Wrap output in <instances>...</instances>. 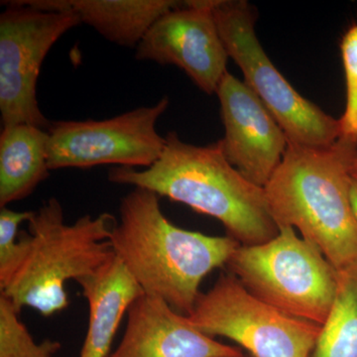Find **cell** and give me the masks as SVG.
I'll return each mask as SVG.
<instances>
[{
	"instance_id": "obj_1",
	"label": "cell",
	"mask_w": 357,
	"mask_h": 357,
	"mask_svg": "<svg viewBox=\"0 0 357 357\" xmlns=\"http://www.w3.org/2000/svg\"><path fill=\"white\" fill-rule=\"evenodd\" d=\"M109 243L143 293L184 316L194 310L204 279L227 266L241 246L229 236L180 229L164 215L159 196L142 188L121 199Z\"/></svg>"
},
{
	"instance_id": "obj_21",
	"label": "cell",
	"mask_w": 357,
	"mask_h": 357,
	"mask_svg": "<svg viewBox=\"0 0 357 357\" xmlns=\"http://www.w3.org/2000/svg\"><path fill=\"white\" fill-rule=\"evenodd\" d=\"M351 175L352 178H357V157L356 159L354 160V165H352Z\"/></svg>"
},
{
	"instance_id": "obj_16",
	"label": "cell",
	"mask_w": 357,
	"mask_h": 357,
	"mask_svg": "<svg viewBox=\"0 0 357 357\" xmlns=\"http://www.w3.org/2000/svg\"><path fill=\"white\" fill-rule=\"evenodd\" d=\"M312 357H357V261L337 271L335 300Z\"/></svg>"
},
{
	"instance_id": "obj_11",
	"label": "cell",
	"mask_w": 357,
	"mask_h": 357,
	"mask_svg": "<svg viewBox=\"0 0 357 357\" xmlns=\"http://www.w3.org/2000/svg\"><path fill=\"white\" fill-rule=\"evenodd\" d=\"M215 93L225 126L220 143L225 158L251 183L265 188L287 150V136L259 98L229 70Z\"/></svg>"
},
{
	"instance_id": "obj_6",
	"label": "cell",
	"mask_w": 357,
	"mask_h": 357,
	"mask_svg": "<svg viewBox=\"0 0 357 357\" xmlns=\"http://www.w3.org/2000/svg\"><path fill=\"white\" fill-rule=\"evenodd\" d=\"M210 6L229 57L283 129L288 142L310 147L335 144L340 138V121L303 98L272 64L256 36L255 7L245 0H210Z\"/></svg>"
},
{
	"instance_id": "obj_20",
	"label": "cell",
	"mask_w": 357,
	"mask_h": 357,
	"mask_svg": "<svg viewBox=\"0 0 357 357\" xmlns=\"http://www.w3.org/2000/svg\"><path fill=\"white\" fill-rule=\"evenodd\" d=\"M351 195L352 206L357 218V178H352Z\"/></svg>"
},
{
	"instance_id": "obj_13",
	"label": "cell",
	"mask_w": 357,
	"mask_h": 357,
	"mask_svg": "<svg viewBox=\"0 0 357 357\" xmlns=\"http://www.w3.org/2000/svg\"><path fill=\"white\" fill-rule=\"evenodd\" d=\"M77 284L89 305L88 332L79 357H109L122 318L144 293L115 255Z\"/></svg>"
},
{
	"instance_id": "obj_4",
	"label": "cell",
	"mask_w": 357,
	"mask_h": 357,
	"mask_svg": "<svg viewBox=\"0 0 357 357\" xmlns=\"http://www.w3.org/2000/svg\"><path fill=\"white\" fill-rule=\"evenodd\" d=\"M27 222L22 261L0 290L18 311L28 307L49 317L69 306L68 282L77 283L114 257L109 238L116 220L102 213L66 223L62 204L50 198Z\"/></svg>"
},
{
	"instance_id": "obj_18",
	"label": "cell",
	"mask_w": 357,
	"mask_h": 357,
	"mask_svg": "<svg viewBox=\"0 0 357 357\" xmlns=\"http://www.w3.org/2000/svg\"><path fill=\"white\" fill-rule=\"evenodd\" d=\"M34 211H16L10 208L0 210V288L10 280L22 261L25 245L17 241L18 227L28 222Z\"/></svg>"
},
{
	"instance_id": "obj_2",
	"label": "cell",
	"mask_w": 357,
	"mask_h": 357,
	"mask_svg": "<svg viewBox=\"0 0 357 357\" xmlns=\"http://www.w3.org/2000/svg\"><path fill=\"white\" fill-rule=\"evenodd\" d=\"M161 157L149 168L115 167L109 182L132 185L190 206L220 220L241 245L267 243L279 234L264 188L258 187L225 158L220 140L197 146L167 134Z\"/></svg>"
},
{
	"instance_id": "obj_17",
	"label": "cell",
	"mask_w": 357,
	"mask_h": 357,
	"mask_svg": "<svg viewBox=\"0 0 357 357\" xmlns=\"http://www.w3.org/2000/svg\"><path fill=\"white\" fill-rule=\"evenodd\" d=\"M20 312L6 296H0V357H54L60 342L45 340L37 344L20 321Z\"/></svg>"
},
{
	"instance_id": "obj_15",
	"label": "cell",
	"mask_w": 357,
	"mask_h": 357,
	"mask_svg": "<svg viewBox=\"0 0 357 357\" xmlns=\"http://www.w3.org/2000/svg\"><path fill=\"white\" fill-rule=\"evenodd\" d=\"M49 131L30 124L3 126L0 133V206L29 197L50 175Z\"/></svg>"
},
{
	"instance_id": "obj_9",
	"label": "cell",
	"mask_w": 357,
	"mask_h": 357,
	"mask_svg": "<svg viewBox=\"0 0 357 357\" xmlns=\"http://www.w3.org/2000/svg\"><path fill=\"white\" fill-rule=\"evenodd\" d=\"M169 103L164 96L151 107H137L105 121L52 122L49 168H149L165 148V137L160 135L156 126Z\"/></svg>"
},
{
	"instance_id": "obj_5",
	"label": "cell",
	"mask_w": 357,
	"mask_h": 357,
	"mask_svg": "<svg viewBox=\"0 0 357 357\" xmlns=\"http://www.w3.org/2000/svg\"><path fill=\"white\" fill-rule=\"evenodd\" d=\"M227 267L270 306L293 318L325 324L335 300L337 270L292 227H281L267 243L239 246Z\"/></svg>"
},
{
	"instance_id": "obj_12",
	"label": "cell",
	"mask_w": 357,
	"mask_h": 357,
	"mask_svg": "<svg viewBox=\"0 0 357 357\" xmlns=\"http://www.w3.org/2000/svg\"><path fill=\"white\" fill-rule=\"evenodd\" d=\"M121 342L109 357H244L202 333L164 301L143 294L128 312Z\"/></svg>"
},
{
	"instance_id": "obj_7",
	"label": "cell",
	"mask_w": 357,
	"mask_h": 357,
	"mask_svg": "<svg viewBox=\"0 0 357 357\" xmlns=\"http://www.w3.org/2000/svg\"><path fill=\"white\" fill-rule=\"evenodd\" d=\"M187 318L202 333L229 338L252 357H312L321 331L258 299L231 273L202 293Z\"/></svg>"
},
{
	"instance_id": "obj_19",
	"label": "cell",
	"mask_w": 357,
	"mask_h": 357,
	"mask_svg": "<svg viewBox=\"0 0 357 357\" xmlns=\"http://www.w3.org/2000/svg\"><path fill=\"white\" fill-rule=\"evenodd\" d=\"M345 83H347V105L340 121V138L357 144V24L345 33L342 45Z\"/></svg>"
},
{
	"instance_id": "obj_14",
	"label": "cell",
	"mask_w": 357,
	"mask_h": 357,
	"mask_svg": "<svg viewBox=\"0 0 357 357\" xmlns=\"http://www.w3.org/2000/svg\"><path fill=\"white\" fill-rule=\"evenodd\" d=\"M182 2L174 0H36L41 10L72 11L81 23L91 26L103 38L135 48L148 30L164 14Z\"/></svg>"
},
{
	"instance_id": "obj_10",
	"label": "cell",
	"mask_w": 357,
	"mask_h": 357,
	"mask_svg": "<svg viewBox=\"0 0 357 357\" xmlns=\"http://www.w3.org/2000/svg\"><path fill=\"white\" fill-rule=\"evenodd\" d=\"M138 61L174 65L204 93H217L229 54L211 13L210 0L182 2L159 18L136 47Z\"/></svg>"
},
{
	"instance_id": "obj_3",
	"label": "cell",
	"mask_w": 357,
	"mask_h": 357,
	"mask_svg": "<svg viewBox=\"0 0 357 357\" xmlns=\"http://www.w3.org/2000/svg\"><path fill=\"white\" fill-rule=\"evenodd\" d=\"M356 157V143L342 138L328 147L288 142L264 188L278 229H299L337 271L357 261V218L351 195Z\"/></svg>"
},
{
	"instance_id": "obj_8",
	"label": "cell",
	"mask_w": 357,
	"mask_h": 357,
	"mask_svg": "<svg viewBox=\"0 0 357 357\" xmlns=\"http://www.w3.org/2000/svg\"><path fill=\"white\" fill-rule=\"evenodd\" d=\"M0 14V112L2 126L30 124L49 130L37 100L40 70L52 47L81 24L72 11L40 10L24 1L6 2Z\"/></svg>"
}]
</instances>
